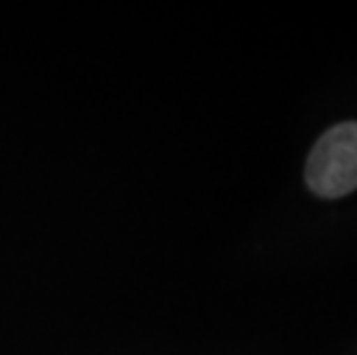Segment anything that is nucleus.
<instances>
[{
	"mask_svg": "<svg viewBox=\"0 0 357 355\" xmlns=\"http://www.w3.org/2000/svg\"><path fill=\"white\" fill-rule=\"evenodd\" d=\"M305 180L321 199H341L357 190V120L330 127L314 143Z\"/></svg>",
	"mask_w": 357,
	"mask_h": 355,
	"instance_id": "obj_1",
	"label": "nucleus"
}]
</instances>
